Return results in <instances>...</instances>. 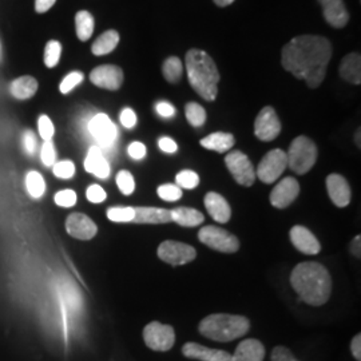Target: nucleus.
<instances>
[{
	"label": "nucleus",
	"mask_w": 361,
	"mask_h": 361,
	"mask_svg": "<svg viewBox=\"0 0 361 361\" xmlns=\"http://www.w3.org/2000/svg\"><path fill=\"white\" fill-rule=\"evenodd\" d=\"M332 58V44L319 35H301L289 40L283 49L281 63L297 79H304L310 89H317Z\"/></svg>",
	"instance_id": "1"
},
{
	"label": "nucleus",
	"mask_w": 361,
	"mask_h": 361,
	"mask_svg": "<svg viewBox=\"0 0 361 361\" xmlns=\"http://www.w3.org/2000/svg\"><path fill=\"white\" fill-rule=\"evenodd\" d=\"M290 284L301 301L308 305H324L332 292L329 271L319 262H301L290 274Z\"/></svg>",
	"instance_id": "2"
},
{
	"label": "nucleus",
	"mask_w": 361,
	"mask_h": 361,
	"mask_svg": "<svg viewBox=\"0 0 361 361\" xmlns=\"http://www.w3.org/2000/svg\"><path fill=\"white\" fill-rule=\"evenodd\" d=\"M185 63L192 89L209 102L214 101L219 94V73L212 56L193 49L186 54Z\"/></svg>",
	"instance_id": "3"
},
{
	"label": "nucleus",
	"mask_w": 361,
	"mask_h": 361,
	"mask_svg": "<svg viewBox=\"0 0 361 361\" xmlns=\"http://www.w3.org/2000/svg\"><path fill=\"white\" fill-rule=\"evenodd\" d=\"M250 328L249 320L244 316L216 313L205 317L198 326L202 336L210 340L228 343L238 337H243Z\"/></svg>",
	"instance_id": "4"
},
{
	"label": "nucleus",
	"mask_w": 361,
	"mask_h": 361,
	"mask_svg": "<svg viewBox=\"0 0 361 361\" xmlns=\"http://www.w3.org/2000/svg\"><path fill=\"white\" fill-rule=\"evenodd\" d=\"M288 166L295 173L302 176L314 166L317 159V147L308 137L300 135L293 140L286 153Z\"/></svg>",
	"instance_id": "5"
},
{
	"label": "nucleus",
	"mask_w": 361,
	"mask_h": 361,
	"mask_svg": "<svg viewBox=\"0 0 361 361\" xmlns=\"http://www.w3.org/2000/svg\"><path fill=\"white\" fill-rule=\"evenodd\" d=\"M198 238L210 249L222 253H234L240 249V241L235 235L214 225L204 226L198 232Z\"/></svg>",
	"instance_id": "6"
},
{
	"label": "nucleus",
	"mask_w": 361,
	"mask_h": 361,
	"mask_svg": "<svg viewBox=\"0 0 361 361\" xmlns=\"http://www.w3.org/2000/svg\"><path fill=\"white\" fill-rule=\"evenodd\" d=\"M143 340L149 348L166 352L173 348L176 343V334L170 325L152 322L143 329Z\"/></svg>",
	"instance_id": "7"
},
{
	"label": "nucleus",
	"mask_w": 361,
	"mask_h": 361,
	"mask_svg": "<svg viewBox=\"0 0 361 361\" xmlns=\"http://www.w3.org/2000/svg\"><path fill=\"white\" fill-rule=\"evenodd\" d=\"M288 168L286 153L281 149H274L262 158L257 169V177L264 183H273L281 177Z\"/></svg>",
	"instance_id": "8"
},
{
	"label": "nucleus",
	"mask_w": 361,
	"mask_h": 361,
	"mask_svg": "<svg viewBox=\"0 0 361 361\" xmlns=\"http://www.w3.org/2000/svg\"><path fill=\"white\" fill-rule=\"evenodd\" d=\"M225 165L232 173L233 178L238 185L252 186L256 180V171L250 159L243 152H231L225 157Z\"/></svg>",
	"instance_id": "9"
},
{
	"label": "nucleus",
	"mask_w": 361,
	"mask_h": 361,
	"mask_svg": "<svg viewBox=\"0 0 361 361\" xmlns=\"http://www.w3.org/2000/svg\"><path fill=\"white\" fill-rule=\"evenodd\" d=\"M197 256L193 246L178 241H164L158 246V257L173 267L192 262Z\"/></svg>",
	"instance_id": "10"
},
{
	"label": "nucleus",
	"mask_w": 361,
	"mask_h": 361,
	"mask_svg": "<svg viewBox=\"0 0 361 361\" xmlns=\"http://www.w3.org/2000/svg\"><path fill=\"white\" fill-rule=\"evenodd\" d=\"M281 133V122L277 116V113L271 106L264 107L258 113L255 122V134L259 141L271 142L279 137Z\"/></svg>",
	"instance_id": "11"
},
{
	"label": "nucleus",
	"mask_w": 361,
	"mask_h": 361,
	"mask_svg": "<svg viewBox=\"0 0 361 361\" xmlns=\"http://www.w3.org/2000/svg\"><path fill=\"white\" fill-rule=\"evenodd\" d=\"M89 131L92 138L98 142L99 149H110L116 143V128L106 114H97L89 121Z\"/></svg>",
	"instance_id": "12"
},
{
	"label": "nucleus",
	"mask_w": 361,
	"mask_h": 361,
	"mask_svg": "<svg viewBox=\"0 0 361 361\" xmlns=\"http://www.w3.org/2000/svg\"><path fill=\"white\" fill-rule=\"evenodd\" d=\"M90 80L97 87L116 91L123 83V71L118 66H99L91 71Z\"/></svg>",
	"instance_id": "13"
},
{
	"label": "nucleus",
	"mask_w": 361,
	"mask_h": 361,
	"mask_svg": "<svg viewBox=\"0 0 361 361\" xmlns=\"http://www.w3.org/2000/svg\"><path fill=\"white\" fill-rule=\"evenodd\" d=\"M300 194V185L295 178L286 177L274 186L271 190L269 201L271 205L277 209H285V207L292 205V202L297 198Z\"/></svg>",
	"instance_id": "14"
},
{
	"label": "nucleus",
	"mask_w": 361,
	"mask_h": 361,
	"mask_svg": "<svg viewBox=\"0 0 361 361\" xmlns=\"http://www.w3.org/2000/svg\"><path fill=\"white\" fill-rule=\"evenodd\" d=\"M66 231L71 237L86 241V240H91L92 237H95V234L98 232V228L90 217H87L82 213H73L67 217Z\"/></svg>",
	"instance_id": "15"
},
{
	"label": "nucleus",
	"mask_w": 361,
	"mask_h": 361,
	"mask_svg": "<svg viewBox=\"0 0 361 361\" xmlns=\"http://www.w3.org/2000/svg\"><path fill=\"white\" fill-rule=\"evenodd\" d=\"M289 237L297 250H300L304 255L314 256L322 250V245H320L319 240L305 226H301V225L293 226L289 233Z\"/></svg>",
	"instance_id": "16"
},
{
	"label": "nucleus",
	"mask_w": 361,
	"mask_h": 361,
	"mask_svg": "<svg viewBox=\"0 0 361 361\" xmlns=\"http://www.w3.org/2000/svg\"><path fill=\"white\" fill-rule=\"evenodd\" d=\"M182 353L185 357L201 361H233L232 355L221 349L207 348L197 343H186L182 347Z\"/></svg>",
	"instance_id": "17"
},
{
	"label": "nucleus",
	"mask_w": 361,
	"mask_h": 361,
	"mask_svg": "<svg viewBox=\"0 0 361 361\" xmlns=\"http://www.w3.org/2000/svg\"><path fill=\"white\" fill-rule=\"evenodd\" d=\"M323 8L325 20L335 28H343L348 25L349 15L343 0H319Z\"/></svg>",
	"instance_id": "18"
},
{
	"label": "nucleus",
	"mask_w": 361,
	"mask_h": 361,
	"mask_svg": "<svg viewBox=\"0 0 361 361\" xmlns=\"http://www.w3.org/2000/svg\"><path fill=\"white\" fill-rule=\"evenodd\" d=\"M326 189L332 202L337 207H348L350 202V188L347 180L340 174H331L326 178Z\"/></svg>",
	"instance_id": "19"
},
{
	"label": "nucleus",
	"mask_w": 361,
	"mask_h": 361,
	"mask_svg": "<svg viewBox=\"0 0 361 361\" xmlns=\"http://www.w3.org/2000/svg\"><path fill=\"white\" fill-rule=\"evenodd\" d=\"M205 207L212 219L217 221L219 224H226L231 219L232 216L231 205L221 194L214 193V192L207 193L205 195Z\"/></svg>",
	"instance_id": "20"
},
{
	"label": "nucleus",
	"mask_w": 361,
	"mask_h": 361,
	"mask_svg": "<svg viewBox=\"0 0 361 361\" xmlns=\"http://www.w3.org/2000/svg\"><path fill=\"white\" fill-rule=\"evenodd\" d=\"M171 210L161 207H134V224H169L171 222Z\"/></svg>",
	"instance_id": "21"
},
{
	"label": "nucleus",
	"mask_w": 361,
	"mask_h": 361,
	"mask_svg": "<svg viewBox=\"0 0 361 361\" xmlns=\"http://www.w3.org/2000/svg\"><path fill=\"white\" fill-rule=\"evenodd\" d=\"M265 348L262 343L255 338H247L238 344L232 355L233 361H264Z\"/></svg>",
	"instance_id": "22"
},
{
	"label": "nucleus",
	"mask_w": 361,
	"mask_h": 361,
	"mask_svg": "<svg viewBox=\"0 0 361 361\" xmlns=\"http://www.w3.org/2000/svg\"><path fill=\"white\" fill-rule=\"evenodd\" d=\"M85 169L98 178H107L110 176V165L104 157L102 149L92 146L85 159Z\"/></svg>",
	"instance_id": "23"
},
{
	"label": "nucleus",
	"mask_w": 361,
	"mask_h": 361,
	"mask_svg": "<svg viewBox=\"0 0 361 361\" xmlns=\"http://www.w3.org/2000/svg\"><path fill=\"white\" fill-rule=\"evenodd\" d=\"M340 77L352 85H360L361 56L359 52H350L343 58L340 65Z\"/></svg>",
	"instance_id": "24"
},
{
	"label": "nucleus",
	"mask_w": 361,
	"mask_h": 361,
	"mask_svg": "<svg viewBox=\"0 0 361 361\" xmlns=\"http://www.w3.org/2000/svg\"><path fill=\"white\" fill-rule=\"evenodd\" d=\"M201 146L212 152L226 153L234 146V137L229 133H213L201 140Z\"/></svg>",
	"instance_id": "25"
},
{
	"label": "nucleus",
	"mask_w": 361,
	"mask_h": 361,
	"mask_svg": "<svg viewBox=\"0 0 361 361\" xmlns=\"http://www.w3.org/2000/svg\"><path fill=\"white\" fill-rule=\"evenodd\" d=\"M37 90H38L37 79L28 75L18 78L10 85V92L16 99H22V101L32 98Z\"/></svg>",
	"instance_id": "26"
},
{
	"label": "nucleus",
	"mask_w": 361,
	"mask_h": 361,
	"mask_svg": "<svg viewBox=\"0 0 361 361\" xmlns=\"http://www.w3.org/2000/svg\"><path fill=\"white\" fill-rule=\"evenodd\" d=\"M171 219L185 228H194L204 222V214L192 207H177L171 210Z\"/></svg>",
	"instance_id": "27"
},
{
	"label": "nucleus",
	"mask_w": 361,
	"mask_h": 361,
	"mask_svg": "<svg viewBox=\"0 0 361 361\" xmlns=\"http://www.w3.org/2000/svg\"><path fill=\"white\" fill-rule=\"evenodd\" d=\"M118 43H119V34L116 32V30H109L92 43L91 51L97 56L107 55L116 50Z\"/></svg>",
	"instance_id": "28"
},
{
	"label": "nucleus",
	"mask_w": 361,
	"mask_h": 361,
	"mask_svg": "<svg viewBox=\"0 0 361 361\" xmlns=\"http://www.w3.org/2000/svg\"><path fill=\"white\" fill-rule=\"evenodd\" d=\"M75 27L79 40L86 42L94 32V18L89 11H79L75 15Z\"/></svg>",
	"instance_id": "29"
},
{
	"label": "nucleus",
	"mask_w": 361,
	"mask_h": 361,
	"mask_svg": "<svg viewBox=\"0 0 361 361\" xmlns=\"http://www.w3.org/2000/svg\"><path fill=\"white\" fill-rule=\"evenodd\" d=\"M182 71H183V66L180 58L177 56H170L162 66L164 77L170 83H177L182 77Z\"/></svg>",
	"instance_id": "30"
},
{
	"label": "nucleus",
	"mask_w": 361,
	"mask_h": 361,
	"mask_svg": "<svg viewBox=\"0 0 361 361\" xmlns=\"http://www.w3.org/2000/svg\"><path fill=\"white\" fill-rule=\"evenodd\" d=\"M185 114L188 122L194 128H201L207 122V111L201 104L189 102L185 107Z\"/></svg>",
	"instance_id": "31"
},
{
	"label": "nucleus",
	"mask_w": 361,
	"mask_h": 361,
	"mask_svg": "<svg viewBox=\"0 0 361 361\" xmlns=\"http://www.w3.org/2000/svg\"><path fill=\"white\" fill-rule=\"evenodd\" d=\"M27 190L31 197L40 198L46 192V182L38 171H30L26 177Z\"/></svg>",
	"instance_id": "32"
},
{
	"label": "nucleus",
	"mask_w": 361,
	"mask_h": 361,
	"mask_svg": "<svg viewBox=\"0 0 361 361\" xmlns=\"http://www.w3.org/2000/svg\"><path fill=\"white\" fill-rule=\"evenodd\" d=\"M62 54V46L58 40H50L44 49V65L52 68L59 63Z\"/></svg>",
	"instance_id": "33"
},
{
	"label": "nucleus",
	"mask_w": 361,
	"mask_h": 361,
	"mask_svg": "<svg viewBox=\"0 0 361 361\" xmlns=\"http://www.w3.org/2000/svg\"><path fill=\"white\" fill-rule=\"evenodd\" d=\"M107 219L114 222H133L134 207H110L107 210Z\"/></svg>",
	"instance_id": "34"
},
{
	"label": "nucleus",
	"mask_w": 361,
	"mask_h": 361,
	"mask_svg": "<svg viewBox=\"0 0 361 361\" xmlns=\"http://www.w3.org/2000/svg\"><path fill=\"white\" fill-rule=\"evenodd\" d=\"M157 193L159 195L161 200L168 201V202H174L178 201L182 197V190L180 186L173 185V183H166V185H161L157 190Z\"/></svg>",
	"instance_id": "35"
},
{
	"label": "nucleus",
	"mask_w": 361,
	"mask_h": 361,
	"mask_svg": "<svg viewBox=\"0 0 361 361\" xmlns=\"http://www.w3.org/2000/svg\"><path fill=\"white\" fill-rule=\"evenodd\" d=\"M176 180H177V186H180V188L194 189L200 183V177H198L197 173H194L192 170H182L180 173L177 174Z\"/></svg>",
	"instance_id": "36"
},
{
	"label": "nucleus",
	"mask_w": 361,
	"mask_h": 361,
	"mask_svg": "<svg viewBox=\"0 0 361 361\" xmlns=\"http://www.w3.org/2000/svg\"><path fill=\"white\" fill-rule=\"evenodd\" d=\"M116 185L119 188V190L125 195H130L134 192L135 189V182H134V177L131 176V173L122 170L118 173L116 176Z\"/></svg>",
	"instance_id": "37"
},
{
	"label": "nucleus",
	"mask_w": 361,
	"mask_h": 361,
	"mask_svg": "<svg viewBox=\"0 0 361 361\" xmlns=\"http://www.w3.org/2000/svg\"><path fill=\"white\" fill-rule=\"evenodd\" d=\"M83 78H85V75H83L80 71H73V73H70V74L62 80V83H61V86H59V90H61L62 94H68L70 91L74 90L78 85H80V83L83 82Z\"/></svg>",
	"instance_id": "38"
},
{
	"label": "nucleus",
	"mask_w": 361,
	"mask_h": 361,
	"mask_svg": "<svg viewBox=\"0 0 361 361\" xmlns=\"http://www.w3.org/2000/svg\"><path fill=\"white\" fill-rule=\"evenodd\" d=\"M54 174L58 177V178H63V180H68L71 178L74 174H75V166L71 161H61V162H56L54 166Z\"/></svg>",
	"instance_id": "39"
},
{
	"label": "nucleus",
	"mask_w": 361,
	"mask_h": 361,
	"mask_svg": "<svg viewBox=\"0 0 361 361\" xmlns=\"http://www.w3.org/2000/svg\"><path fill=\"white\" fill-rule=\"evenodd\" d=\"M54 200L58 207H71L77 204V194L74 190H62L55 194Z\"/></svg>",
	"instance_id": "40"
},
{
	"label": "nucleus",
	"mask_w": 361,
	"mask_h": 361,
	"mask_svg": "<svg viewBox=\"0 0 361 361\" xmlns=\"http://www.w3.org/2000/svg\"><path fill=\"white\" fill-rule=\"evenodd\" d=\"M40 158L42 162L46 166H54L55 161H56V152H55V146L52 141H44L42 146V152H40Z\"/></svg>",
	"instance_id": "41"
},
{
	"label": "nucleus",
	"mask_w": 361,
	"mask_h": 361,
	"mask_svg": "<svg viewBox=\"0 0 361 361\" xmlns=\"http://www.w3.org/2000/svg\"><path fill=\"white\" fill-rule=\"evenodd\" d=\"M39 134L44 141H51L54 137V125H52L50 118L47 116H40L38 121Z\"/></svg>",
	"instance_id": "42"
},
{
	"label": "nucleus",
	"mask_w": 361,
	"mask_h": 361,
	"mask_svg": "<svg viewBox=\"0 0 361 361\" xmlns=\"http://www.w3.org/2000/svg\"><path fill=\"white\" fill-rule=\"evenodd\" d=\"M87 200L92 204H101L106 200V192L99 185H91L86 192Z\"/></svg>",
	"instance_id": "43"
},
{
	"label": "nucleus",
	"mask_w": 361,
	"mask_h": 361,
	"mask_svg": "<svg viewBox=\"0 0 361 361\" xmlns=\"http://www.w3.org/2000/svg\"><path fill=\"white\" fill-rule=\"evenodd\" d=\"M271 361H298L295 355L285 347H276L271 350Z\"/></svg>",
	"instance_id": "44"
},
{
	"label": "nucleus",
	"mask_w": 361,
	"mask_h": 361,
	"mask_svg": "<svg viewBox=\"0 0 361 361\" xmlns=\"http://www.w3.org/2000/svg\"><path fill=\"white\" fill-rule=\"evenodd\" d=\"M119 119H121V123L123 125V128H126V129H133L137 125V116L129 107L122 110Z\"/></svg>",
	"instance_id": "45"
},
{
	"label": "nucleus",
	"mask_w": 361,
	"mask_h": 361,
	"mask_svg": "<svg viewBox=\"0 0 361 361\" xmlns=\"http://www.w3.org/2000/svg\"><path fill=\"white\" fill-rule=\"evenodd\" d=\"M23 147L27 154L32 155L37 149V138L31 130H26L23 134Z\"/></svg>",
	"instance_id": "46"
},
{
	"label": "nucleus",
	"mask_w": 361,
	"mask_h": 361,
	"mask_svg": "<svg viewBox=\"0 0 361 361\" xmlns=\"http://www.w3.org/2000/svg\"><path fill=\"white\" fill-rule=\"evenodd\" d=\"M130 157L135 161H140L146 155V146L141 142H133L128 149Z\"/></svg>",
	"instance_id": "47"
},
{
	"label": "nucleus",
	"mask_w": 361,
	"mask_h": 361,
	"mask_svg": "<svg viewBox=\"0 0 361 361\" xmlns=\"http://www.w3.org/2000/svg\"><path fill=\"white\" fill-rule=\"evenodd\" d=\"M155 110H157V113H158L159 116H164V118H170V116H173L176 114L174 106L169 104V102H164V101L155 104Z\"/></svg>",
	"instance_id": "48"
},
{
	"label": "nucleus",
	"mask_w": 361,
	"mask_h": 361,
	"mask_svg": "<svg viewBox=\"0 0 361 361\" xmlns=\"http://www.w3.org/2000/svg\"><path fill=\"white\" fill-rule=\"evenodd\" d=\"M159 149L162 150V152H165V153H169V154H173V153H176L177 152V143L174 142L171 138H169V137H162L161 140H159Z\"/></svg>",
	"instance_id": "49"
},
{
	"label": "nucleus",
	"mask_w": 361,
	"mask_h": 361,
	"mask_svg": "<svg viewBox=\"0 0 361 361\" xmlns=\"http://www.w3.org/2000/svg\"><path fill=\"white\" fill-rule=\"evenodd\" d=\"M350 350L353 357L357 361H361V335H356L352 338Z\"/></svg>",
	"instance_id": "50"
},
{
	"label": "nucleus",
	"mask_w": 361,
	"mask_h": 361,
	"mask_svg": "<svg viewBox=\"0 0 361 361\" xmlns=\"http://www.w3.org/2000/svg\"><path fill=\"white\" fill-rule=\"evenodd\" d=\"M56 0H35V10L37 13H47L52 6L55 4Z\"/></svg>",
	"instance_id": "51"
},
{
	"label": "nucleus",
	"mask_w": 361,
	"mask_h": 361,
	"mask_svg": "<svg viewBox=\"0 0 361 361\" xmlns=\"http://www.w3.org/2000/svg\"><path fill=\"white\" fill-rule=\"evenodd\" d=\"M361 238L360 235H356L350 244V253L355 256V257L360 258L361 249H360Z\"/></svg>",
	"instance_id": "52"
},
{
	"label": "nucleus",
	"mask_w": 361,
	"mask_h": 361,
	"mask_svg": "<svg viewBox=\"0 0 361 361\" xmlns=\"http://www.w3.org/2000/svg\"><path fill=\"white\" fill-rule=\"evenodd\" d=\"M217 6L219 7H226V6H229V4H232L234 0H213Z\"/></svg>",
	"instance_id": "53"
},
{
	"label": "nucleus",
	"mask_w": 361,
	"mask_h": 361,
	"mask_svg": "<svg viewBox=\"0 0 361 361\" xmlns=\"http://www.w3.org/2000/svg\"><path fill=\"white\" fill-rule=\"evenodd\" d=\"M357 146H360V130H357Z\"/></svg>",
	"instance_id": "54"
},
{
	"label": "nucleus",
	"mask_w": 361,
	"mask_h": 361,
	"mask_svg": "<svg viewBox=\"0 0 361 361\" xmlns=\"http://www.w3.org/2000/svg\"><path fill=\"white\" fill-rule=\"evenodd\" d=\"M0 62H1V43H0Z\"/></svg>",
	"instance_id": "55"
}]
</instances>
